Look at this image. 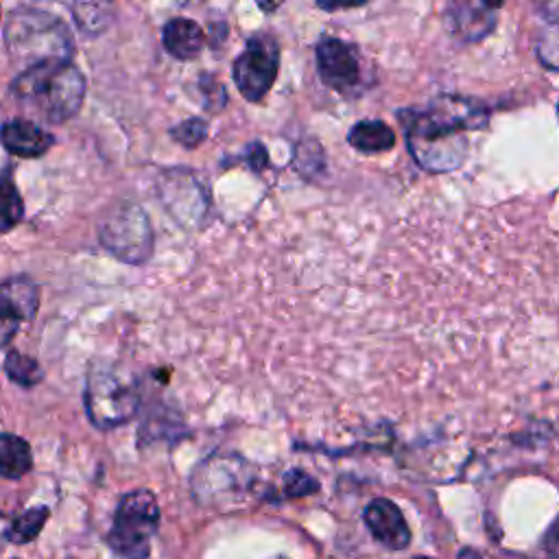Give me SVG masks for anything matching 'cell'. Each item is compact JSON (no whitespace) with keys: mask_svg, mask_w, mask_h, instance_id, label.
<instances>
[{"mask_svg":"<svg viewBox=\"0 0 559 559\" xmlns=\"http://www.w3.org/2000/svg\"><path fill=\"white\" fill-rule=\"evenodd\" d=\"M415 559H430V557H415Z\"/></svg>","mask_w":559,"mask_h":559,"instance_id":"obj_27","label":"cell"},{"mask_svg":"<svg viewBox=\"0 0 559 559\" xmlns=\"http://www.w3.org/2000/svg\"><path fill=\"white\" fill-rule=\"evenodd\" d=\"M170 135H173L179 144H183V146H188V148L199 146V144L205 140V135H207V122H203L201 118L183 120L181 124H177L175 129H170Z\"/></svg>","mask_w":559,"mask_h":559,"instance_id":"obj_20","label":"cell"},{"mask_svg":"<svg viewBox=\"0 0 559 559\" xmlns=\"http://www.w3.org/2000/svg\"><path fill=\"white\" fill-rule=\"evenodd\" d=\"M46 520H48V507H33L11 522L4 537L13 544H26L39 535Z\"/></svg>","mask_w":559,"mask_h":559,"instance_id":"obj_16","label":"cell"},{"mask_svg":"<svg viewBox=\"0 0 559 559\" xmlns=\"http://www.w3.org/2000/svg\"><path fill=\"white\" fill-rule=\"evenodd\" d=\"M347 142L360 153H382L393 148L395 133L382 120H360L347 131Z\"/></svg>","mask_w":559,"mask_h":559,"instance_id":"obj_14","label":"cell"},{"mask_svg":"<svg viewBox=\"0 0 559 559\" xmlns=\"http://www.w3.org/2000/svg\"><path fill=\"white\" fill-rule=\"evenodd\" d=\"M483 2V7H487V9H498L504 0H480Z\"/></svg>","mask_w":559,"mask_h":559,"instance_id":"obj_26","label":"cell"},{"mask_svg":"<svg viewBox=\"0 0 559 559\" xmlns=\"http://www.w3.org/2000/svg\"><path fill=\"white\" fill-rule=\"evenodd\" d=\"M11 55L24 63V68L44 61H70L72 37L63 22L41 11H17L11 15L4 31Z\"/></svg>","mask_w":559,"mask_h":559,"instance_id":"obj_3","label":"cell"},{"mask_svg":"<svg viewBox=\"0 0 559 559\" xmlns=\"http://www.w3.org/2000/svg\"><path fill=\"white\" fill-rule=\"evenodd\" d=\"M365 524L371 531L373 539H378L389 550H404L411 544V528L406 524L400 507L389 498H373L365 507Z\"/></svg>","mask_w":559,"mask_h":559,"instance_id":"obj_10","label":"cell"},{"mask_svg":"<svg viewBox=\"0 0 559 559\" xmlns=\"http://www.w3.org/2000/svg\"><path fill=\"white\" fill-rule=\"evenodd\" d=\"M31 448L15 435H0V476L20 478L31 469Z\"/></svg>","mask_w":559,"mask_h":559,"instance_id":"obj_15","label":"cell"},{"mask_svg":"<svg viewBox=\"0 0 559 559\" xmlns=\"http://www.w3.org/2000/svg\"><path fill=\"white\" fill-rule=\"evenodd\" d=\"M367 0H314V4L323 11H338V9H352V7H360Z\"/></svg>","mask_w":559,"mask_h":559,"instance_id":"obj_22","label":"cell"},{"mask_svg":"<svg viewBox=\"0 0 559 559\" xmlns=\"http://www.w3.org/2000/svg\"><path fill=\"white\" fill-rule=\"evenodd\" d=\"M103 245L124 262L140 264L153 251L151 223L142 207L133 203L118 205L103 223Z\"/></svg>","mask_w":559,"mask_h":559,"instance_id":"obj_7","label":"cell"},{"mask_svg":"<svg viewBox=\"0 0 559 559\" xmlns=\"http://www.w3.org/2000/svg\"><path fill=\"white\" fill-rule=\"evenodd\" d=\"M280 4H282V0H258V7H260L262 11H266V13L275 11Z\"/></svg>","mask_w":559,"mask_h":559,"instance_id":"obj_24","label":"cell"},{"mask_svg":"<svg viewBox=\"0 0 559 559\" xmlns=\"http://www.w3.org/2000/svg\"><path fill=\"white\" fill-rule=\"evenodd\" d=\"M24 214V203L11 179H0V231L13 229Z\"/></svg>","mask_w":559,"mask_h":559,"instance_id":"obj_18","label":"cell"},{"mask_svg":"<svg viewBox=\"0 0 559 559\" xmlns=\"http://www.w3.org/2000/svg\"><path fill=\"white\" fill-rule=\"evenodd\" d=\"M162 41L168 55H173L175 59L188 61L201 52L205 44V33L197 22L188 17H175L164 26Z\"/></svg>","mask_w":559,"mask_h":559,"instance_id":"obj_13","label":"cell"},{"mask_svg":"<svg viewBox=\"0 0 559 559\" xmlns=\"http://www.w3.org/2000/svg\"><path fill=\"white\" fill-rule=\"evenodd\" d=\"M284 489H286L288 496H297L299 498V496H308V493L317 491L319 485H317V480L312 476H308V474H304L299 469H290L284 476Z\"/></svg>","mask_w":559,"mask_h":559,"instance_id":"obj_21","label":"cell"},{"mask_svg":"<svg viewBox=\"0 0 559 559\" xmlns=\"http://www.w3.org/2000/svg\"><path fill=\"white\" fill-rule=\"evenodd\" d=\"M2 146L17 157H39L52 146V135L28 120H11L0 127Z\"/></svg>","mask_w":559,"mask_h":559,"instance_id":"obj_12","label":"cell"},{"mask_svg":"<svg viewBox=\"0 0 559 559\" xmlns=\"http://www.w3.org/2000/svg\"><path fill=\"white\" fill-rule=\"evenodd\" d=\"M445 22L454 37L463 41H474L485 37L493 28L496 17L487 7H476L467 0H452Z\"/></svg>","mask_w":559,"mask_h":559,"instance_id":"obj_11","label":"cell"},{"mask_svg":"<svg viewBox=\"0 0 559 559\" xmlns=\"http://www.w3.org/2000/svg\"><path fill=\"white\" fill-rule=\"evenodd\" d=\"M37 286L26 277H13L0 284V347L7 345L17 330L37 312Z\"/></svg>","mask_w":559,"mask_h":559,"instance_id":"obj_9","label":"cell"},{"mask_svg":"<svg viewBox=\"0 0 559 559\" xmlns=\"http://www.w3.org/2000/svg\"><path fill=\"white\" fill-rule=\"evenodd\" d=\"M74 17L85 33H100L111 20V2L109 0H74Z\"/></svg>","mask_w":559,"mask_h":559,"instance_id":"obj_17","label":"cell"},{"mask_svg":"<svg viewBox=\"0 0 559 559\" xmlns=\"http://www.w3.org/2000/svg\"><path fill=\"white\" fill-rule=\"evenodd\" d=\"M140 404L135 384L114 369H96L85 384V411L96 428L109 430L129 421Z\"/></svg>","mask_w":559,"mask_h":559,"instance_id":"obj_5","label":"cell"},{"mask_svg":"<svg viewBox=\"0 0 559 559\" xmlns=\"http://www.w3.org/2000/svg\"><path fill=\"white\" fill-rule=\"evenodd\" d=\"M456 559H483V557H480L478 550H474V548H463Z\"/></svg>","mask_w":559,"mask_h":559,"instance_id":"obj_25","label":"cell"},{"mask_svg":"<svg viewBox=\"0 0 559 559\" xmlns=\"http://www.w3.org/2000/svg\"><path fill=\"white\" fill-rule=\"evenodd\" d=\"M13 96L33 114L48 122L72 118L85 96V79L70 61H44L11 83Z\"/></svg>","mask_w":559,"mask_h":559,"instance_id":"obj_2","label":"cell"},{"mask_svg":"<svg viewBox=\"0 0 559 559\" xmlns=\"http://www.w3.org/2000/svg\"><path fill=\"white\" fill-rule=\"evenodd\" d=\"M317 66L321 81L341 94H352L365 81L360 57L354 46L336 37H325L317 46Z\"/></svg>","mask_w":559,"mask_h":559,"instance_id":"obj_8","label":"cell"},{"mask_svg":"<svg viewBox=\"0 0 559 559\" xmlns=\"http://www.w3.org/2000/svg\"><path fill=\"white\" fill-rule=\"evenodd\" d=\"M280 70V44L271 33H253L245 50L234 61V81L238 92L260 103L273 87Z\"/></svg>","mask_w":559,"mask_h":559,"instance_id":"obj_6","label":"cell"},{"mask_svg":"<svg viewBox=\"0 0 559 559\" xmlns=\"http://www.w3.org/2000/svg\"><path fill=\"white\" fill-rule=\"evenodd\" d=\"M535 4L542 9V15L550 24H555V20H557V0H535Z\"/></svg>","mask_w":559,"mask_h":559,"instance_id":"obj_23","label":"cell"},{"mask_svg":"<svg viewBox=\"0 0 559 559\" xmlns=\"http://www.w3.org/2000/svg\"><path fill=\"white\" fill-rule=\"evenodd\" d=\"M4 369L9 373V378L22 386H33L41 380V369L39 365L28 358V356H22L20 352H9L7 356V362H4Z\"/></svg>","mask_w":559,"mask_h":559,"instance_id":"obj_19","label":"cell"},{"mask_svg":"<svg viewBox=\"0 0 559 559\" xmlns=\"http://www.w3.org/2000/svg\"><path fill=\"white\" fill-rule=\"evenodd\" d=\"M413 159L430 173H450L465 162L467 133L489 124V109L459 94L437 96L426 109L400 111Z\"/></svg>","mask_w":559,"mask_h":559,"instance_id":"obj_1","label":"cell"},{"mask_svg":"<svg viewBox=\"0 0 559 559\" xmlns=\"http://www.w3.org/2000/svg\"><path fill=\"white\" fill-rule=\"evenodd\" d=\"M157 528L159 504L155 493L148 489H135L120 498L107 533V544L122 559H148Z\"/></svg>","mask_w":559,"mask_h":559,"instance_id":"obj_4","label":"cell"}]
</instances>
